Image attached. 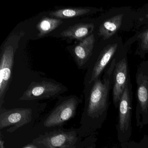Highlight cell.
Segmentation results:
<instances>
[{
    "label": "cell",
    "mask_w": 148,
    "mask_h": 148,
    "mask_svg": "<svg viewBox=\"0 0 148 148\" xmlns=\"http://www.w3.org/2000/svg\"><path fill=\"white\" fill-rule=\"evenodd\" d=\"M118 44L115 43L108 45L102 50L93 67L89 83H92L98 79L99 77L114 56Z\"/></svg>",
    "instance_id": "30bf717a"
},
{
    "label": "cell",
    "mask_w": 148,
    "mask_h": 148,
    "mask_svg": "<svg viewBox=\"0 0 148 148\" xmlns=\"http://www.w3.org/2000/svg\"><path fill=\"white\" fill-rule=\"evenodd\" d=\"M128 73L127 61L125 58H123L116 64L113 71L112 99L114 106L116 109L118 108L122 94L128 85Z\"/></svg>",
    "instance_id": "9c48e42d"
},
{
    "label": "cell",
    "mask_w": 148,
    "mask_h": 148,
    "mask_svg": "<svg viewBox=\"0 0 148 148\" xmlns=\"http://www.w3.org/2000/svg\"><path fill=\"white\" fill-rule=\"evenodd\" d=\"M97 138H96L83 148H96L97 145H96V142H97Z\"/></svg>",
    "instance_id": "ac0fdd59"
},
{
    "label": "cell",
    "mask_w": 148,
    "mask_h": 148,
    "mask_svg": "<svg viewBox=\"0 0 148 148\" xmlns=\"http://www.w3.org/2000/svg\"><path fill=\"white\" fill-rule=\"evenodd\" d=\"M136 80L137 85L136 123L137 127L142 128L148 124V75L139 73Z\"/></svg>",
    "instance_id": "ba28073f"
},
{
    "label": "cell",
    "mask_w": 148,
    "mask_h": 148,
    "mask_svg": "<svg viewBox=\"0 0 148 148\" xmlns=\"http://www.w3.org/2000/svg\"><path fill=\"white\" fill-rule=\"evenodd\" d=\"M4 143H5V142L4 140H2V138L1 137V140H0V148H5Z\"/></svg>",
    "instance_id": "d6986e66"
},
{
    "label": "cell",
    "mask_w": 148,
    "mask_h": 148,
    "mask_svg": "<svg viewBox=\"0 0 148 148\" xmlns=\"http://www.w3.org/2000/svg\"><path fill=\"white\" fill-rule=\"evenodd\" d=\"M33 111L30 108H0V130L8 128L7 132L12 133L29 123L32 119Z\"/></svg>",
    "instance_id": "8992f818"
},
{
    "label": "cell",
    "mask_w": 148,
    "mask_h": 148,
    "mask_svg": "<svg viewBox=\"0 0 148 148\" xmlns=\"http://www.w3.org/2000/svg\"><path fill=\"white\" fill-rule=\"evenodd\" d=\"M25 35L23 31L9 35L2 46L0 60V108L3 107L5 95L9 87L14 62V54L20 40Z\"/></svg>",
    "instance_id": "3957f363"
},
{
    "label": "cell",
    "mask_w": 148,
    "mask_h": 148,
    "mask_svg": "<svg viewBox=\"0 0 148 148\" xmlns=\"http://www.w3.org/2000/svg\"><path fill=\"white\" fill-rule=\"evenodd\" d=\"M116 148V147H112V148Z\"/></svg>",
    "instance_id": "44dd1931"
},
{
    "label": "cell",
    "mask_w": 148,
    "mask_h": 148,
    "mask_svg": "<svg viewBox=\"0 0 148 148\" xmlns=\"http://www.w3.org/2000/svg\"><path fill=\"white\" fill-rule=\"evenodd\" d=\"M61 20L54 18H42L37 24V29L39 32L38 36L42 37L53 31L62 25Z\"/></svg>",
    "instance_id": "9a60e30c"
},
{
    "label": "cell",
    "mask_w": 148,
    "mask_h": 148,
    "mask_svg": "<svg viewBox=\"0 0 148 148\" xmlns=\"http://www.w3.org/2000/svg\"><path fill=\"white\" fill-rule=\"evenodd\" d=\"M146 17L147 18H148V14L146 15Z\"/></svg>",
    "instance_id": "ffe728a7"
},
{
    "label": "cell",
    "mask_w": 148,
    "mask_h": 148,
    "mask_svg": "<svg viewBox=\"0 0 148 148\" xmlns=\"http://www.w3.org/2000/svg\"></svg>",
    "instance_id": "7402d4cb"
},
{
    "label": "cell",
    "mask_w": 148,
    "mask_h": 148,
    "mask_svg": "<svg viewBox=\"0 0 148 148\" xmlns=\"http://www.w3.org/2000/svg\"><path fill=\"white\" fill-rule=\"evenodd\" d=\"M62 86L51 82H32L20 98L22 101H33L55 98L65 91Z\"/></svg>",
    "instance_id": "52a82bcc"
},
{
    "label": "cell",
    "mask_w": 148,
    "mask_h": 148,
    "mask_svg": "<svg viewBox=\"0 0 148 148\" xmlns=\"http://www.w3.org/2000/svg\"><path fill=\"white\" fill-rule=\"evenodd\" d=\"M91 12L90 8H70L51 12L50 15L58 18L68 19L86 15L90 14Z\"/></svg>",
    "instance_id": "5bb4252c"
},
{
    "label": "cell",
    "mask_w": 148,
    "mask_h": 148,
    "mask_svg": "<svg viewBox=\"0 0 148 148\" xmlns=\"http://www.w3.org/2000/svg\"><path fill=\"white\" fill-rule=\"evenodd\" d=\"M82 100L76 96L59 99L54 107L46 116L43 124L48 128L61 127L73 119Z\"/></svg>",
    "instance_id": "277c9868"
},
{
    "label": "cell",
    "mask_w": 148,
    "mask_h": 148,
    "mask_svg": "<svg viewBox=\"0 0 148 148\" xmlns=\"http://www.w3.org/2000/svg\"><path fill=\"white\" fill-rule=\"evenodd\" d=\"M118 109L117 138L119 142L123 143L128 141L132 135V97L128 85L122 94Z\"/></svg>",
    "instance_id": "5b68a950"
},
{
    "label": "cell",
    "mask_w": 148,
    "mask_h": 148,
    "mask_svg": "<svg viewBox=\"0 0 148 148\" xmlns=\"http://www.w3.org/2000/svg\"><path fill=\"white\" fill-rule=\"evenodd\" d=\"M123 14H118L105 21L100 25L99 35L104 40H107L113 36L122 25Z\"/></svg>",
    "instance_id": "4fadbf2b"
},
{
    "label": "cell",
    "mask_w": 148,
    "mask_h": 148,
    "mask_svg": "<svg viewBox=\"0 0 148 148\" xmlns=\"http://www.w3.org/2000/svg\"><path fill=\"white\" fill-rule=\"evenodd\" d=\"M94 28V25L92 23H79L63 31L60 35L80 41L91 34Z\"/></svg>",
    "instance_id": "7c38bea8"
},
{
    "label": "cell",
    "mask_w": 148,
    "mask_h": 148,
    "mask_svg": "<svg viewBox=\"0 0 148 148\" xmlns=\"http://www.w3.org/2000/svg\"><path fill=\"white\" fill-rule=\"evenodd\" d=\"M141 40V47L144 50H148V29L138 36Z\"/></svg>",
    "instance_id": "2e32d148"
},
{
    "label": "cell",
    "mask_w": 148,
    "mask_h": 148,
    "mask_svg": "<svg viewBox=\"0 0 148 148\" xmlns=\"http://www.w3.org/2000/svg\"><path fill=\"white\" fill-rule=\"evenodd\" d=\"M22 148H42L40 147V145L36 144L34 143H30L24 146V147H22Z\"/></svg>",
    "instance_id": "e0dca14e"
},
{
    "label": "cell",
    "mask_w": 148,
    "mask_h": 148,
    "mask_svg": "<svg viewBox=\"0 0 148 148\" xmlns=\"http://www.w3.org/2000/svg\"><path fill=\"white\" fill-rule=\"evenodd\" d=\"M96 138L92 135L83 140L78 128L59 127L40 135L32 142L42 148H83Z\"/></svg>",
    "instance_id": "7a4b0ae2"
},
{
    "label": "cell",
    "mask_w": 148,
    "mask_h": 148,
    "mask_svg": "<svg viewBox=\"0 0 148 148\" xmlns=\"http://www.w3.org/2000/svg\"><path fill=\"white\" fill-rule=\"evenodd\" d=\"M95 42L94 34H92L88 37L80 40L75 46L74 53L75 58L79 66L84 64L92 53Z\"/></svg>",
    "instance_id": "8fae6325"
},
{
    "label": "cell",
    "mask_w": 148,
    "mask_h": 148,
    "mask_svg": "<svg viewBox=\"0 0 148 148\" xmlns=\"http://www.w3.org/2000/svg\"><path fill=\"white\" fill-rule=\"evenodd\" d=\"M114 66L115 62H113L105 74L103 81L96 80L86 95L78 128L79 135L83 138L94 135L106 120L110 106V77Z\"/></svg>",
    "instance_id": "6da1fadb"
}]
</instances>
